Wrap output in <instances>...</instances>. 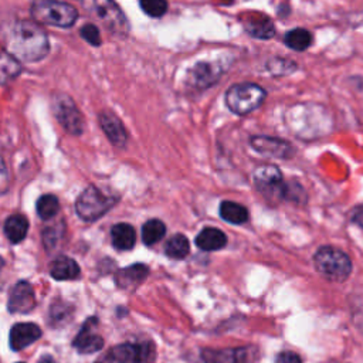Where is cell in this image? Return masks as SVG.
<instances>
[{"instance_id":"e575fe53","label":"cell","mask_w":363,"mask_h":363,"mask_svg":"<svg viewBox=\"0 0 363 363\" xmlns=\"http://www.w3.org/2000/svg\"><path fill=\"white\" fill-rule=\"evenodd\" d=\"M17 363H24V362H17Z\"/></svg>"},{"instance_id":"2e32d148","label":"cell","mask_w":363,"mask_h":363,"mask_svg":"<svg viewBox=\"0 0 363 363\" xmlns=\"http://www.w3.org/2000/svg\"><path fill=\"white\" fill-rule=\"evenodd\" d=\"M99 125L113 146L123 147L126 145L128 135H126V130H125L122 122L118 119L116 115H113L112 112H108V111L101 112L99 113Z\"/></svg>"},{"instance_id":"4dcf8cb0","label":"cell","mask_w":363,"mask_h":363,"mask_svg":"<svg viewBox=\"0 0 363 363\" xmlns=\"http://www.w3.org/2000/svg\"><path fill=\"white\" fill-rule=\"evenodd\" d=\"M79 35L91 45H99L101 44V34L96 26L94 24H84L79 30Z\"/></svg>"},{"instance_id":"7402d4cb","label":"cell","mask_w":363,"mask_h":363,"mask_svg":"<svg viewBox=\"0 0 363 363\" xmlns=\"http://www.w3.org/2000/svg\"><path fill=\"white\" fill-rule=\"evenodd\" d=\"M244 26L247 28V31L257 37V38H262V40H268L275 34L274 30V24L272 21L265 17V16H259V14H250L245 21Z\"/></svg>"},{"instance_id":"1f68e13d","label":"cell","mask_w":363,"mask_h":363,"mask_svg":"<svg viewBox=\"0 0 363 363\" xmlns=\"http://www.w3.org/2000/svg\"><path fill=\"white\" fill-rule=\"evenodd\" d=\"M275 363H302V360L295 352L285 350V352H281L277 354Z\"/></svg>"},{"instance_id":"d6986e66","label":"cell","mask_w":363,"mask_h":363,"mask_svg":"<svg viewBox=\"0 0 363 363\" xmlns=\"http://www.w3.org/2000/svg\"><path fill=\"white\" fill-rule=\"evenodd\" d=\"M227 237L225 234L214 227L203 228L196 237V245L203 251H217L225 247Z\"/></svg>"},{"instance_id":"7a4b0ae2","label":"cell","mask_w":363,"mask_h":363,"mask_svg":"<svg viewBox=\"0 0 363 363\" xmlns=\"http://www.w3.org/2000/svg\"><path fill=\"white\" fill-rule=\"evenodd\" d=\"M288 122L294 133L302 138L322 136L332 128V121L322 106L298 105L288 112Z\"/></svg>"},{"instance_id":"44dd1931","label":"cell","mask_w":363,"mask_h":363,"mask_svg":"<svg viewBox=\"0 0 363 363\" xmlns=\"http://www.w3.org/2000/svg\"><path fill=\"white\" fill-rule=\"evenodd\" d=\"M220 69L216 64H210V62H199L190 74L191 82L194 86L199 88H206L210 86L211 84H214L218 77H220Z\"/></svg>"},{"instance_id":"4316f807","label":"cell","mask_w":363,"mask_h":363,"mask_svg":"<svg viewBox=\"0 0 363 363\" xmlns=\"http://www.w3.org/2000/svg\"><path fill=\"white\" fill-rule=\"evenodd\" d=\"M166 234V225L162 220H147L142 227V240L146 245H153L160 241Z\"/></svg>"},{"instance_id":"52a82bcc","label":"cell","mask_w":363,"mask_h":363,"mask_svg":"<svg viewBox=\"0 0 363 363\" xmlns=\"http://www.w3.org/2000/svg\"><path fill=\"white\" fill-rule=\"evenodd\" d=\"M82 4L85 10L94 14L111 33L118 35L128 33V20L113 0H82Z\"/></svg>"},{"instance_id":"4fadbf2b","label":"cell","mask_w":363,"mask_h":363,"mask_svg":"<svg viewBox=\"0 0 363 363\" xmlns=\"http://www.w3.org/2000/svg\"><path fill=\"white\" fill-rule=\"evenodd\" d=\"M251 347H235L210 350L204 349L200 353L201 363H247L251 360Z\"/></svg>"},{"instance_id":"5bb4252c","label":"cell","mask_w":363,"mask_h":363,"mask_svg":"<svg viewBox=\"0 0 363 363\" xmlns=\"http://www.w3.org/2000/svg\"><path fill=\"white\" fill-rule=\"evenodd\" d=\"M250 145L252 146L254 150L267 155V156H272V157H279V159H285L292 156V146L282 139H277V138H269V136H252L250 139Z\"/></svg>"},{"instance_id":"8992f818","label":"cell","mask_w":363,"mask_h":363,"mask_svg":"<svg viewBox=\"0 0 363 363\" xmlns=\"http://www.w3.org/2000/svg\"><path fill=\"white\" fill-rule=\"evenodd\" d=\"M118 201L116 197L105 194L95 186H88L75 201V211L84 221H95L106 214Z\"/></svg>"},{"instance_id":"d6a6232c","label":"cell","mask_w":363,"mask_h":363,"mask_svg":"<svg viewBox=\"0 0 363 363\" xmlns=\"http://www.w3.org/2000/svg\"><path fill=\"white\" fill-rule=\"evenodd\" d=\"M352 221L363 228V206H357L352 211Z\"/></svg>"},{"instance_id":"d4e9b609","label":"cell","mask_w":363,"mask_h":363,"mask_svg":"<svg viewBox=\"0 0 363 363\" xmlns=\"http://www.w3.org/2000/svg\"><path fill=\"white\" fill-rule=\"evenodd\" d=\"M189 251H190V242L187 237L183 234L172 235L164 245V254L173 259L184 258L189 254Z\"/></svg>"},{"instance_id":"9c48e42d","label":"cell","mask_w":363,"mask_h":363,"mask_svg":"<svg viewBox=\"0 0 363 363\" xmlns=\"http://www.w3.org/2000/svg\"><path fill=\"white\" fill-rule=\"evenodd\" d=\"M150 353L152 350L147 347V345L122 343L109 349L95 363H140L145 362Z\"/></svg>"},{"instance_id":"ac0fdd59","label":"cell","mask_w":363,"mask_h":363,"mask_svg":"<svg viewBox=\"0 0 363 363\" xmlns=\"http://www.w3.org/2000/svg\"><path fill=\"white\" fill-rule=\"evenodd\" d=\"M50 274L57 281H72L79 278L81 268L72 258L61 255L52 261L50 267Z\"/></svg>"},{"instance_id":"ffe728a7","label":"cell","mask_w":363,"mask_h":363,"mask_svg":"<svg viewBox=\"0 0 363 363\" xmlns=\"http://www.w3.org/2000/svg\"><path fill=\"white\" fill-rule=\"evenodd\" d=\"M111 240H112V245L116 250H121V251L132 250L136 241L135 228L128 223H118L111 228Z\"/></svg>"},{"instance_id":"f1b7e54d","label":"cell","mask_w":363,"mask_h":363,"mask_svg":"<svg viewBox=\"0 0 363 363\" xmlns=\"http://www.w3.org/2000/svg\"><path fill=\"white\" fill-rule=\"evenodd\" d=\"M140 9L150 17H162L167 11L166 0H139Z\"/></svg>"},{"instance_id":"e0dca14e","label":"cell","mask_w":363,"mask_h":363,"mask_svg":"<svg viewBox=\"0 0 363 363\" xmlns=\"http://www.w3.org/2000/svg\"><path fill=\"white\" fill-rule=\"evenodd\" d=\"M149 274V268L143 264H132L119 269L115 275V281L119 288L130 289L139 285Z\"/></svg>"},{"instance_id":"9a60e30c","label":"cell","mask_w":363,"mask_h":363,"mask_svg":"<svg viewBox=\"0 0 363 363\" xmlns=\"http://www.w3.org/2000/svg\"><path fill=\"white\" fill-rule=\"evenodd\" d=\"M41 337V329L31 322L16 323L10 330V347L18 352Z\"/></svg>"},{"instance_id":"f546056e","label":"cell","mask_w":363,"mask_h":363,"mask_svg":"<svg viewBox=\"0 0 363 363\" xmlns=\"http://www.w3.org/2000/svg\"><path fill=\"white\" fill-rule=\"evenodd\" d=\"M20 71V64L17 60H14L7 51H3V58H1V75H3V82L7 78L16 77Z\"/></svg>"},{"instance_id":"6da1fadb","label":"cell","mask_w":363,"mask_h":363,"mask_svg":"<svg viewBox=\"0 0 363 363\" xmlns=\"http://www.w3.org/2000/svg\"><path fill=\"white\" fill-rule=\"evenodd\" d=\"M9 47L14 57L27 62L43 60L50 50L45 31L30 20H20L11 26Z\"/></svg>"},{"instance_id":"3957f363","label":"cell","mask_w":363,"mask_h":363,"mask_svg":"<svg viewBox=\"0 0 363 363\" xmlns=\"http://www.w3.org/2000/svg\"><path fill=\"white\" fill-rule=\"evenodd\" d=\"M313 264L323 278L333 282L346 281L352 272L350 257L345 251L330 245H323L315 252Z\"/></svg>"},{"instance_id":"30bf717a","label":"cell","mask_w":363,"mask_h":363,"mask_svg":"<svg viewBox=\"0 0 363 363\" xmlns=\"http://www.w3.org/2000/svg\"><path fill=\"white\" fill-rule=\"evenodd\" d=\"M254 182L262 193L279 196L284 199L286 183L284 182L282 174L277 166L265 164L258 167L254 172Z\"/></svg>"},{"instance_id":"603a6c76","label":"cell","mask_w":363,"mask_h":363,"mask_svg":"<svg viewBox=\"0 0 363 363\" xmlns=\"http://www.w3.org/2000/svg\"><path fill=\"white\" fill-rule=\"evenodd\" d=\"M4 234L10 242L17 244L23 241L28 231V220L21 214H13L4 221Z\"/></svg>"},{"instance_id":"836d02e7","label":"cell","mask_w":363,"mask_h":363,"mask_svg":"<svg viewBox=\"0 0 363 363\" xmlns=\"http://www.w3.org/2000/svg\"><path fill=\"white\" fill-rule=\"evenodd\" d=\"M38 363H54V360L51 356H44V357H41V360Z\"/></svg>"},{"instance_id":"277c9868","label":"cell","mask_w":363,"mask_h":363,"mask_svg":"<svg viewBox=\"0 0 363 363\" xmlns=\"http://www.w3.org/2000/svg\"><path fill=\"white\" fill-rule=\"evenodd\" d=\"M30 11L35 21L62 28L74 26L78 18L77 9L61 0H34Z\"/></svg>"},{"instance_id":"8fae6325","label":"cell","mask_w":363,"mask_h":363,"mask_svg":"<svg viewBox=\"0 0 363 363\" xmlns=\"http://www.w3.org/2000/svg\"><path fill=\"white\" fill-rule=\"evenodd\" d=\"M35 306L33 286L27 281H18L11 289L7 301V309L11 313H28Z\"/></svg>"},{"instance_id":"7c38bea8","label":"cell","mask_w":363,"mask_h":363,"mask_svg":"<svg viewBox=\"0 0 363 363\" xmlns=\"http://www.w3.org/2000/svg\"><path fill=\"white\" fill-rule=\"evenodd\" d=\"M98 320L96 318H89L84 322L81 330L72 340V346L79 352V353H94L102 349L104 346V339L94 332V328L96 326Z\"/></svg>"},{"instance_id":"484cf974","label":"cell","mask_w":363,"mask_h":363,"mask_svg":"<svg viewBox=\"0 0 363 363\" xmlns=\"http://www.w3.org/2000/svg\"><path fill=\"white\" fill-rule=\"evenodd\" d=\"M284 43L295 51H305L312 44V34L308 30L298 27L285 34Z\"/></svg>"},{"instance_id":"ba28073f","label":"cell","mask_w":363,"mask_h":363,"mask_svg":"<svg viewBox=\"0 0 363 363\" xmlns=\"http://www.w3.org/2000/svg\"><path fill=\"white\" fill-rule=\"evenodd\" d=\"M54 111L61 126L71 135H81L85 128V121L74 101L67 95L55 96Z\"/></svg>"},{"instance_id":"5b68a950","label":"cell","mask_w":363,"mask_h":363,"mask_svg":"<svg viewBox=\"0 0 363 363\" xmlns=\"http://www.w3.org/2000/svg\"><path fill=\"white\" fill-rule=\"evenodd\" d=\"M265 99V91L257 84H234L225 92V105L235 115H245L257 109Z\"/></svg>"},{"instance_id":"cb8c5ba5","label":"cell","mask_w":363,"mask_h":363,"mask_svg":"<svg viewBox=\"0 0 363 363\" xmlns=\"http://www.w3.org/2000/svg\"><path fill=\"white\" fill-rule=\"evenodd\" d=\"M220 216L230 224H244L248 220V210L235 201H223L220 204Z\"/></svg>"},{"instance_id":"83f0119b","label":"cell","mask_w":363,"mask_h":363,"mask_svg":"<svg viewBox=\"0 0 363 363\" xmlns=\"http://www.w3.org/2000/svg\"><path fill=\"white\" fill-rule=\"evenodd\" d=\"M35 210L41 220H50L58 213L60 201L54 194H43L35 203Z\"/></svg>"}]
</instances>
